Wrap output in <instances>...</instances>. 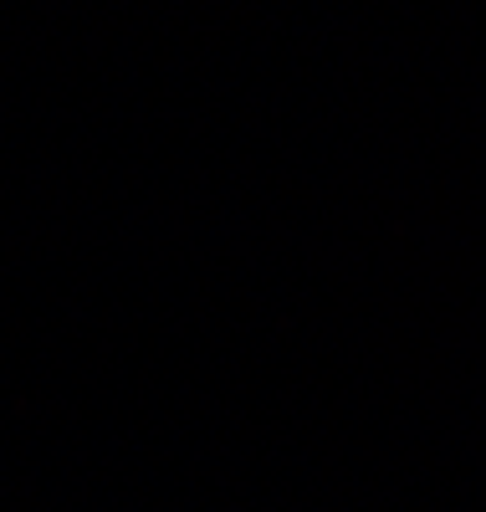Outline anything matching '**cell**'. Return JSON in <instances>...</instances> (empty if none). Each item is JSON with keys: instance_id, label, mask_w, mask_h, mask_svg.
I'll return each mask as SVG.
<instances>
[]
</instances>
